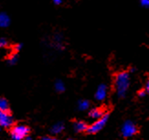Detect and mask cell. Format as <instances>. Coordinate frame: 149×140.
Masks as SVG:
<instances>
[{"label":"cell","mask_w":149,"mask_h":140,"mask_svg":"<svg viewBox=\"0 0 149 140\" xmlns=\"http://www.w3.org/2000/svg\"><path fill=\"white\" fill-rule=\"evenodd\" d=\"M17 61H18V57L17 54H11L8 59V62L9 65H15L17 62Z\"/></svg>","instance_id":"cell-14"},{"label":"cell","mask_w":149,"mask_h":140,"mask_svg":"<svg viewBox=\"0 0 149 140\" xmlns=\"http://www.w3.org/2000/svg\"><path fill=\"white\" fill-rule=\"evenodd\" d=\"M138 133V128L135 124L130 120H127L122 125L121 134L125 138H131Z\"/></svg>","instance_id":"cell-3"},{"label":"cell","mask_w":149,"mask_h":140,"mask_svg":"<svg viewBox=\"0 0 149 140\" xmlns=\"http://www.w3.org/2000/svg\"><path fill=\"white\" fill-rule=\"evenodd\" d=\"M134 71H135V69H134V68H131V69H130V72H134Z\"/></svg>","instance_id":"cell-23"},{"label":"cell","mask_w":149,"mask_h":140,"mask_svg":"<svg viewBox=\"0 0 149 140\" xmlns=\"http://www.w3.org/2000/svg\"><path fill=\"white\" fill-rule=\"evenodd\" d=\"M107 96V86L104 84H102L98 86L95 92L94 97L97 101H103Z\"/></svg>","instance_id":"cell-6"},{"label":"cell","mask_w":149,"mask_h":140,"mask_svg":"<svg viewBox=\"0 0 149 140\" xmlns=\"http://www.w3.org/2000/svg\"><path fill=\"white\" fill-rule=\"evenodd\" d=\"M30 128L25 125H16L11 127L10 134L13 140H22L29 136Z\"/></svg>","instance_id":"cell-2"},{"label":"cell","mask_w":149,"mask_h":140,"mask_svg":"<svg viewBox=\"0 0 149 140\" xmlns=\"http://www.w3.org/2000/svg\"><path fill=\"white\" fill-rule=\"evenodd\" d=\"M108 118H109V114H105L102 117H101L100 119H97L93 124L89 125L86 132L88 134H92V135L100 132L103 127L105 126L108 121Z\"/></svg>","instance_id":"cell-4"},{"label":"cell","mask_w":149,"mask_h":140,"mask_svg":"<svg viewBox=\"0 0 149 140\" xmlns=\"http://www.w3.org/2000/svg\"><path fill=\"white\" fill-rule=\"evenodd\" d=\"M8 45V41L5 38H1L0 39V48H5Z\"/></svg>","instance_id":"cell-15"},{"label":"cell","mask_w":149,"mask_h":140,"mask_svg":"<svg viewBox=\"0 0 149 140\" xmlns=\"http://www.w3.org/2000/svg\"><path fill=\"white\" fill-rule=\"evenodd\" d=\"M64 127L65 126H64L63 123H61V122L56 123L55 125L51 126L50 132H51V134H53V135H58V134H61L64 130Z\"/></svg>","instance_id":"cell-10"},{"label":"cell","mask_w":149,"mask_h":140,"mask_svg":"<svg viewBox=\"0 0 149 140\" xmlns=\"http://www.w3.org/2000/svg\"><path fill=\"white\" fill-rule=\"evenodd\" d=\"M52 1H53V3L56 4V5H60V4L62 3V0H52Z\"/></svg>","instance_id":"cell-21"},{"label":"cell","mask_w":149,"mask_h":140,"mask_svg":"<svg viewBox=\"0 0 149 140\" xmlns=\"http://www.w3.org/2000/svg\"><path fill=\"white\" fill-rule=\"evenodd\" d=\"M42 140H60L56 137H45L42 138Z\"/></svg>","instance_id":"cell-18"},{"label":"cell","mask_w":149,"mask_h":140,"mask_svg":"<svg viewBox=\"0 0 149 140\" xmlns=\"http://www.w3.org/2000/svg\"><path fill=\"white\" fill-rule=\"evenodd\" d=\"M55 90L58 93H62L65 91V84H64V82L62 81L58 80L55 82Z\"/></svg>","instance_id":"cell-13"},{"label":"cell","mask_w":149,"mask_h":140,"mask_svg":"<svg viewBox=\"0 0 149 140\" xmlns=\"http://www.w3.org/2000/svg\"><path fill=\"white\" fill-rule=\"evenodd\" d=\"M68 140H73V139H68Z\"/></svg>","instance_id":"cell-24"},{"label":"cell","mask_w":149,"mask_h":140,"mask_svg":"<svg viewBox=\"0 0 149 140\" xmlns=\"http://www.w3.org/2000/svg\"><path fill=\"white\" fill-rule=\"evenodd\" d=\"M0 111L9 112V104L4 97H0Z\"/></svg>","instance_id":"cell-11"},{"label":"cell","mask_w":149,"mask_h":140,"mask_svg":"<svg viewBox=\"0 0 149 140\" xmlns=\"http://www.w3.org/2000/svg\"><path fill=\"white\" fill-rule=\"evenodd\" d=\"M10 25V17L6 12H0V28H8Z\"/></svg>","instance_id":"cell-9"},{"label":"cell","mask_w":149,"mask_h":140,"mask_svg":"<svg viewBox=\"0 0 149 140\" xmlns=\"http://www.w3.org/2000/svg\"><path fill=\"white\" fill-rule=\"evenodd\" d=\"M22 44H20V43H19V44H17V45L15 46V49H16V52H19V50H20L21 49H22Z\"/></svg>","instance_id":"cell-19"},{"label":"cell","mask_w":149,"mask_h":140,"mask_svg":"<svg viewBox=\"0 0 149 140\" xmlns=\"http://www.w3.org/2000/svg\"><path fill=\"white\" fill-rule=\"evenodd\" d=\"M130 86V76L127 72H120L114 77V90L117 97L123 99L125 97Z\"/></svg>","instance_id":"cell-1"},{"label":"cell","mask_w":149,"mask_h":140,"mask_svg":"<svg viewBox=\"0 0 149 140\" xmlns=\"http://www.w3.org/2000/svg\"><path fill=\"white\" fill-rule=\"evenodd\" d=\"M13 124H14V121H13L10 113L0 111V127L9 128L13 126Z\"/></svg>","instance_id":"cell-5"},{"label":"cell","mask_w":149,"mask_h":140,"mask_svg":"<svg viewBox=\"0 0 149 140\" xmlns=\"http://www.w3.org/2000/svg\"><path fill=\"white\" fill-rule=\"evenodd\" d=\"M137 95L140 98H143V97H145L146 95V93L145 90H140V91L137 92Z\"/></svg>","instance_id":"cell-17"},{"label":"cell","mask_w":149,"mask_h":140,"mask_svg":"<svg viewBox=\"0 0 149 140\" xmlns=\"http://www.w3.org/2000/svg\"><path fill=\"white\" fill-rule=\"evenodd\" d=\"M24 140H32V137H29V136H28V137H26L24 138Z\"/></svg>","instance_id":"cell-22"},{"label":"cell","mask_w":149,"mask_h":140,"mask_svg":"<svg viewBox=\"0 0 149 140\" xmlns=\"http://www.w3.org/2000/svg\"><path fill=\"white\" fill-rule=\"evenodd\" d=\"M88 126L89 125L84 122V121L77 120V121H74V123H73V128H74L75 132H77V133L86 132Z\"/></svg>","instance_id":"cell-8"},{"label":"cell","mask_w":149,"mask_h":140,"mask_svg":"<svg viewBox=\"0 0 149 140\" xmlns=\"http://www.w3.org/2000/svg\"><path fill=\"white\" fill-rule=\"evenodd\" d=\"M90 107V102L88 100H81L78 103V108L80 111H86Z\"/></svg>","instance_id":"cell-12"},{"label":"cell","mask_w":149,"mask_h":140,"mask_svg":"<svg viewBox=\"0 0 149 140\" xmlns=\"http://www.w3.org/2000/svg\"><path fill=\"white\" fill-rule=\"evenodd\" d=\"M106 113L104 111L102 107H96V108H93L91 109L89 112V116L93 119H100L101 117H102Z\"/></svg>","instance_id":"cell-7"},{"label":"cell","mask_w":149,"mask_h":140,"mask_svg":"<svg viewBox=\"0 0 149 140\" xmlns=\"http://www.w3.org/2000/svg\"><path fill=\"white\" fill-rule=\"evenodd\" d=\"M140 4L143 8H149V0H140Z\"/></svg>","instance_id":"cell-16"},{"label":"cell","mask_w":149,"mask_h":140,"mask_svg":"<svg viewBox=\"0 0 149 140\" xmlns=\"http://www.w3.org/2000/svg\"><path fill=\"white\" fill-rule=\"evenodd\" d=\"M146 93L149 94V79L146 82Z\"/></svg>","instance_id":"cell-20"}]
</instances>
